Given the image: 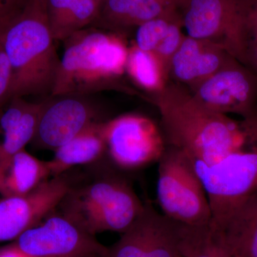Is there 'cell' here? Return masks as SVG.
<instances>
[{
    "label": "cell",
    "mask_w": 257,
    "mask_h": 257,
    "mask_svg": "<svg viewBox=\"0 0 257 257\" xmlns=\"http://www.w3.org/2000/svg\"><path fill=\"white\" fill-rule=\"evenodd\" d=\"M209 226L232 257H257V192Z\"/></svg>",
    "instance_id": "9a60e30c"
},
{
    "label": "cell",
    "mask_w": 257,
    "mask_h": 257,
    "mask_svg": "<svg viewBox=\"0 0 257 257\" xmlns=\"http://www.w3.org/2000/svg\"><path fill=\"white\" fill-rule=\"evenodd\" d=\"M106 151L102 122L96 121L54 151L53 158L48 161L51 177L63 175L75 166L96 162Z\"/></svg>",
    "instance_id": "e0dca14e"
},
{
    "label": "cell",
    "mask_w": 257,
    "mask_h": 257,
    "mask_svg": "<svg viewBox=\"0 0 257 257\" xmlns=\"http://www.w3.org/2000/svg\"><path fill=\"white\" fill-rule=\"evenodd\" d=\"M64 42L51 96H79L108 89L126 71L128 48L119 35L84 29Z\"/></svg>",
    "instance_id": "3957f363"
},
{
    "label": "cell",
    "mask_w": 257,
    "mask_h": 257,
    "mask_svg": "<svg viewBox=\"0 0 257 257\" xmlns=\"http://www.w3.org/2000/svg\"><path fill=\"white\" fill-rule=\"evenodd\" d=\"M25 257H106L107 246L63 212H52L7 245Z\"/></svg>",
    "instance_id": "52a82bcc"
},
{
    "label": "cell",
    "mask_w": 257,
    "mask_h": 257,
    "mask_svg": "<svg viewBox=\"0 0 257 257\" xmlns=\"http://www.w3.org/2000/svg\"><path fill=\"white\" fill-rule=\"evenodd\" d=\"M3 44L11 64L10 97L52 94L60 67L47 19L46 0H27L0 18Z\"/></svg>",
    "instance_id": "7a4b0ae2"
},
{
    "label": "cell",
    "mask_w": 257,
    "mask_h": 257,
    "mask_svg": "<svg viewBox=\"0 0 257 257\" xmlns=\"http://www.w3.org/2000/svg\"><path fill=\"white\" fill-rule=\"evenodd\" d=\"M246 66L257 76V0H242Z\"/></svg>",
    "instance_id": "cb8c5ba5"
},
{
    "label": "cell",
    "mask_w": 257,
    "mask_h": 257,
    "mask_svg": "<svg viewBox=\"0 0 257 257\" xmlns=\"http://www.w3.org/2000/svg\"><path fill=\"white\" fill-rule=\"evenodd\" d=\"M232 58L215 44L185 35L170 61L169 76L191 89L222 68Z\"/></svg>",
    "instance_id": "5bb4252c"
},
{
    "label": "cell",
    "mask_w": 257,
    "mask_h": 257,
    "mask_svg": "<svg viewBox=\"0 0 257 257\" xmlns=\"http://www.w3.org/2000/svg\"><path fill=\"white\" fill-rule=\"evenodd\" d=\"M183 0H104L100 15L114 28L139 27L155 19L180 18Z\"/></svg>",
    "instance_id": "2e32d148"
},
{
    "label": "cell",
    "mask_w": 257,
    "mask_h": 257,
    "mask_svg": "<svg viewBox=\"0 0 257 257\" xmlns=\"http://www.w3.org/2000/svg\"><path fill=\"white\" fill-rule=\"evenodd\" d=\"M126 71L140 87L155 94L168 84L169 71L155 54L139 48H128Z\"/></svg>",
    "instance_id": "44dd1931"
},
{
    "label": "cell",
    "mask_w": 257,
    "mask_h": 257,
    "mask_svg": "<svg viewBox=\"0 0 257 257\" xmlns=\"http://www.w3.org/2000/svg\"><path fill=\"white\" fill-rule=\"evenodd\" d=\"M180 249L183 257H232L209 224L182 225Z\"/></svg>",
    "instance_id": "7402d4cb"
},
{
    "label": "cell",
    "mask_w": 257,
    "mask_h": 257,
    "mask_svg": "<svg viewBox=\"0 0 257 257\" xmlns=\"http://www.w3.org/2000/svg\"><path fill=\"white\" fill-rule=\"evenodd\" d=\"M182 225L159 212L150 202L119 239L108 247L106 257H183Z\"/></svg>",
    "instance_id": "8fae6325"
},
{
    "label": "cell",
    "mask_w": 257,
    "mask_h": 257,
    "mask_svg": "<svg viewBox=\"0 0 257 257\" xmlns=\"http://www.w3.org/2000/svg\"><path fill=\"white\" fill-rule=\"evenodd\" d=\"M102 133L111 161L122 170L158 162L167 147L155 123L141 114L121 115L102 122Z\"/></svg>",
    "instance_id": "9c48e42d"
},
{
    "label": "cell",
    "mask_w": 257,
    "mask_h": 257,
    "mask_svg": "<svg viewBox=\"0 0 257 257\" xmlns=\"http://www.w3.org/2000/svg\"><path fill=\"white\" fill-rule=\"evenodd\" d=\"M0 257H25L21 253L9 247L5 246V247L0 248Z\"/></svg>",
    "instance_id": "83f0119b"
},
{
    "label": "cell",
    "mask_w": 257,
    "mask_h": 257,
    "mask_svg": "<svg viewBox=\"0 0 257 257\" xmlns=\"http://www.w3.org/2000/svg\"><path fill=\"white\" fill-rule=\"evenodd\" d=\"M157 162V197L162 214L184 226L210 224L209 199L191 159L167 146Z\"/></svg>",
    "instance_id": "5b68a950"
},
{
    "label": "cell",
    "mask_w": 257,
    "mask_h": 257,
    "mask_svg": "<svg viewBox=\"0 0 257 257\" xmlns=\"http://www.w3.org/2000/svg\"><path fill=\"white\" fill-rule=\"evenodd\" d=\"M47 19L55 41L72 36L100 15L96 0H46Z\"/></svg>",
    "instance_id": "d6986e66"
},
{
    "label": "cell",
    "mask_w": 257,
    "mask_h": 257,
    "mask_svg": "<svg viewBox=\"0 0 257 257\" xmlns=\"http://www.w3.org/2000/svg\"><path fill=\"white\" fill-rule=\"evenodd\" d=\"M155 96L167 146L192 160L213 163L257 143V123L239 124L208 109L179 83L168 82Z\"/></svg>",
    "instance_id": "6da1fadb"
},
{
    "label": "cell",
    "mask_w": 257,
    "mask_h": 257,
    "mask_svg": "<svg viewBox=\"0 0 257 257\" xmlns=\"http://www.w3.org/2000/svg\"><path fill=\"white\" fill-rule=\"evenodd\" d=\"M12 77L13 72L11 64L3 44V32L0 23V104L7 98H9Z\"/></svg>",
    "instance_id": "484cf974"
},
{
    "label": "cell",
    "mask_w": 257,
    "mask_h": 257,
    "mask_svg": "<svg viewBox=\"0 0 257 257\" xmlns=\"http://www.w3.org/2000/svg\"><path fill=\"white\" fill-rule=\"evenodd\" d=\"M182 28L181 17L152 20L138 27L135 45L155 54L169 71L170 61L185 36Z\"/></svg>",
    "instance_id": "ffe728a7"
},
{
    "label": "cell",
    "mask_w": 257,
    "mask_h": 257,
    "mask_svg": "<svg viewBox=\"0 0 257 257\" xmlns=\"http://www.w3.org/2000/svg\"><path fill=\"white\" fill-rule=\"evenodd\" d=\"M32 104L24 100L22 97L13 98L12 104L0 119V128L3 134L12 130L21 121Z\"/></svg>",
    "instance_id": "d4e9b609"
},
{
    "label": "cell",
    "mask_w": 257,
    "mask_h": 257,
    "mask_svg": "<svg viewBox=\"0 0 257 257\" xmlns=\"http://www.w3.org/2000/svg\"><path fill=\"white\" fill-rule=\"evenodd\" d=\"M44 103L32 104L21 121L12 130L4 133L3 141L0 143V170L18 152L25 150L32 143L36 134L39 116Z\"/></svg>",
    "instance_id": "603a6c76"
},
{
    "label": "cell",
    "mask_w": 257,
    "mask_h": 257,
    "mask_svg": "<svg viewBox=\"0 0 257 257\" xmlns=\"http://www.w3.org/2000/svg\"><path fill=\"white\" fill-rule=\"evenodd\" d=\"M44 102L36 134L32 141L38 150L55 151L84 128L96 122V111L91 104L77 95L57 96Z\"/></svg>",
    "instance_id": "4fadbf2b"
},
{
    "label": "cell",
    "mask_w": 257,
    "mask_h": 257,
    "mask_svg": "<svg viewBox=\"0 0 257 257\" xmlns=\"http://www.w3.org/2000/svg\"><path fill=\"white\" fill-rule=\"evenodd\" d=\"M27 0H0V18L15 13L26 3Z\"/></svg>",
    "instance_id": "4316f807"
},
{
    "label": "cell",
    "mask_w": 257,
    "mask_h": 257,
    "mask_svg": "<svg viewBox=\"0 0 257 257\" xmlns=\"http://www.w3.org/2000/svg\"><path fill=\"white\" fill-rule=\"evenodd\" d=\"M49 177L48 161L39 160L25 149L0 170V194L3 197L25 195L48 180Z\"/></svg>",
    "instance_id": "ac0fdd59"
},
{
    "label": "cell",
    "mask_w": 257,
    "mask_h": 257,
    "mask_svg": "<svg viewBox=\"0 0 257 257\" xmlns=\"http://www.w3.org/2000/svg\"><path fill=\"white\" fill-rule=\"evenodd\" d=\"M96 1L97 2V3H99V4L101 5L103 4V3H104V0H96Z\"/></svg>",
    "instance_id": "f1b7e54d"
},
{
    "label": "cell",
    "mask_w": 257,
    "mask_h": 257,
    "mask_svg": "<svg viewBox=\"0 0 257 257\" xmlns=\"http://www.w3.org/2000/svg\"><path fill=\"white\" fill-rule=\"evenodd\" d=\"M180 14L187 36L215 44L246 66L242 0H183Z\"/></svg>",
    "instance_id": "ba28073f"
},
{
    "label": "cell",
    "mask_w": 257,
    "mask_h": 257,
    "mask_svg": "<svg viewBox=\"0 0 257 257\" xmlns=\"http://www.w3.org/2000/svg\"><path fill=\"white\" fill-rule=\"evenodd\" d=\"M191 160L209 199L211 221L219 220L257 192V143L213 163Z\"/></svg>",
    "instance_id": "8992f818"
},
{
    "label": "cell",
    "mask_w": 257,
    "mask_h": 257,
    "mask_svg": "<svg viewBox=\"0 0 257 257\" xmlns=\"http://www.w3.org/2000/svg\"><path fill=\"white\" fill-rule=\"evenodd\" d=\"M189 91L211 110L257 121V76L235 58Z\"/></svg>",
    "instance_id": "30bf717a"
},
{
    "label": "cell",
    "mask_w": 257,
    "mask_h": 257,
    "mask_svg": "<svg viewBox=\"0 0 257 257\" xmlns=\"http://www.w3.org/2000/svg\"><path fill=\"white\" fill-rule=\"evenodd\" d=\"M58 207L96 236L106 231L122 234L142 214L145 203L124 179L108 175L72 187Z\"/></svg>",
    "instance_id": "277c9868"
},
{
    "label": "cell",
    "mask_w": 257,
    "mask_h": 257,
    "mask_svg": "<svg viewBox=\"0 0 257 257\" xmlns=\"http://www.w3.org/2000/svg\"><path fill=\"white\" fill-rule=\"evenodd\" d=\"M67 175L52 177L32 192L0 200V243L14 241L36 226L56 208L72 188Z\"/></svg>",
    "instance_id": "7c38bea8"
}]
</instances>
